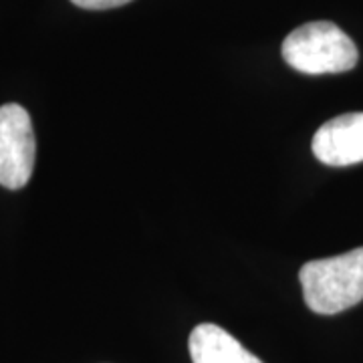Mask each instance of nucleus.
I'll return each mask as SVG.
<instances>
[{
    "label": "nucleus",
    "mask_w": 363,
    "mask_h": 363,
    "mask_svg": "<svg viewBox=\"0 0 363 363\" xmlns=\"http://www.w3.org/2000/svg\"><path fill=\"white\" fill-rule=\"evenodd\" d=\"M298 281L311 311L335 315L350 309L363 298V247L303 264Z\"/></svg>",
    "instance_id": "obj_1"
},
{
    "label": "nucleus",
    "mask_w": 363,
    "mask_h": 363,
    "mask_svg": "<svg viewBox=\"0 0 363 363\" xmlns=\"http://www.w3.org/2000/svg\"><path fill=\"white\" fill-rule=\"evenodd\" d=\"M283 59L305 75L345 73L357 65L355 43L333 23L317 21L295 28L283 43Z\"/></svg>",
    "instance_id": "obj_2"
},
{
    "label": "nucleus",
    "mask_w": 363,
    "mask_h": 363,
    "mask_svg": "<svg viewBox=\"0 0 363 363\" xmlns=\"http://www.w3.org/2000/svg\"><path fill=\"white\" fill-rule=\"evenodd\" d=\"M37 142L30 116L23 105L0 107V186L21 190L35 169Z\"/></svg>",
    "instance_id": "obj_3"
},
{
    "label": "nucleus",
    "mask_w": 363,
    "mask_h": 363,
    "mask_svg": "<svg viewBox=\"0 0 363 363\" xmlns=\"http://www.w3.org/2000/svg\"><path fill=\"white\" fill-rule=\"evenodd\" d=\"M313 154L327 166L363 162V111L345 113L323 123L313 138Z\"/></svg>",
    "instance_id": "obj_4"
},
{
    "label": "nucleus",
    "mask_w": 363,
    "mask_h": 363,
    "mask_svg": "<svg viewBox=\"0 0 363 363\" xmlns=\"http://www.w3.org/2000/svg\"><path fill=\"white\" fill-rule=\"evenodd\" d=\"M188 350L192 363H262L238 339L214 323L194 327Z\"/></svg>",
    "instance_id": "obj_5"
},
{
    "label": "nucleus",
    "mask_w": 363,
    "mask_h": 363,
    "mask_svg": "<svg viewBox=\"0 0 363 363\" xmlns=\"http://www.w3.org/2000/svg\"><path fill=\"white\" fill-rule=\"evenodd\" d=\"M79 9H87V11H107V9H117L123 6L131 0H71Z\"/></svg>",
    "instance_id": "obj_6"
}]
</instances>
